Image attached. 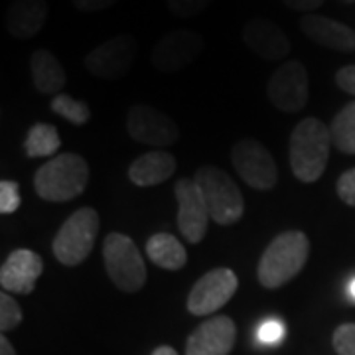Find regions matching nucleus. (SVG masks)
Returning <instances> with one entry per match:
<instances>
[{"instance_id":"obj_1","label":"nucleus","mask_w":355,"mask_h":355,"mask_svg":"<svg viewBox=\"0 0 355 355\" xmlns=\"http://www.w3.org/2000/svg\"><path fill=\"white\" fill-rule=\"evenodd\" d=\"M310 254V239L302 231H284L261 254L257 277L261 286L277 291L302 272Z\"/></svg>"},{"instance_id":"obj_2","label":"nucleus","mask_w":355,"mask_h":355,"mask_svg":"<svg viewBox=\"0 0 355 355\" xmlns=\"http://www.w3.org/2000/svg\"><path fill=\"white\" fill-rule=\"evenodd\" d=\"M330 146V127L316 116L302 119L291 135V168L294 176L304 184L318 182L326 172Z\"/></svg>"},{"instance_id":"obj_3","label":"nucleus","mask_w":355,"mask_h":355,"mask_svg":"<svg viewBox=\"0 0 355 355\" xmlns=\"http://www.w3.org/2000/svg\"><path fill=\"white\" fill-rule=\"evenodd\" d=\"M89 184V166L83 156L73 153L58 154L48 160L34 176V188L42 200L51 203L71 202Z\"/></svg>"},{"instance_id":"obj_4","label":"nucleus","mask_w":355,"mask_h":355,"mask_svg":"<svg viewBox=\"0 0 355 355\" xmlns=\"http://www.w3.org/2000/svg\"><path fill=\"white\" fill-rule=\"evenodd\" d=\"M101 219L95 207H79L65 219L55 233L51 249L55 259L65 266L81 265L87 259L99 235Z\"/></svg>"},{"instance_id":"obj_5","label":"nucleus","mask_w":355,"mask_h":355,"mask_svg":"<svg viewBox=\"0 0 355 355\" xmlns=\"http://www.w3.org/2000/svg\"><path fill=\"white\" fill-rule=\"evenodd\" d=\"M196 184L200 186L209 216L219 225H233L245 214L241 190L225 170L217 166H202L196 172Z\"/></svg>"},{"instance_id":"obj_6","label":"nucleus","mask_w":355,"mask_h":355,"mask_svg":"<svg viewBox=\"0 0 355 355\" xmlns=\"http://www.w3.org/2000/svg\"><path fill=\"white\" fill-rule=\"evenodd\" d=\"M103 261L119 291L139 292L146 284V265L135 241L125 233H109L103 243Z\"/></svg>"},{"instance_id":"obj_7","label":"nucleus","mask_w":355,"mask_h":355,"mask_svg":"<svg viewBox=\"0 0 355 355\" xmlns=\"http://www.w3.org/2000/svg\"><path fill=\"white\" fill-rule=\"evenodd\" d=\"M231 164L243 182L254 190H272L279 182L277 162L268 148L259 140H239L231 150Z\"/></svg>"},{"instance_id":"obj_8","label":"nucleus","mask_w":355,"mask_h":355,"mask_svg":"<svg viewBox=\"0 0 355 355\" xmlns=\"http://www.w3.org/2000/svg\"><path fill=\"white\" fill-rule=\"evenodd\" d=\"M139 53V44L135 36L121 34L103 42L85 55V69L97 79L116 81L132 69Z\"/></svg>"},{"instance_id":"obj_9","label":"nucleus","mask_w":355,"mask_h":355,"mask_svg":"<svg viewBox=\"0 0 355 355\" xmlns=\"http://www.w3.org/2000/svg\"><path fill=\"white\" fill-rule=\"evenodd\" d=\"M266 95L282 113H300L308 105L310 85L308 71L302 62L291 60L279 65L266 83Z\"/></svg>"},{"instance_id":"obj_10","label":"nucleus","mask_w":355,"mask_h":355,"mask_svg":"<svg viewBox=\"0 0 355 355\" xmlns=\"http://www.w3.org/2000/svg\"><path fill=\"white\" fill-rule=\"evenodd\" d=\"M203 46V36L196 30H170L154 44L150 55L154 69H158L160 73H178L202 55Z\"/></svg>"},{"instance_id":"obj_11","label":"nucleus","mask_w":355,"mask_h":355,"mask_svg":"<svg viewBox=\"0 0 355 355\" xmlns=\"http://www.w3.org/2000/svg\"><path fill=\"white\" fill-rule=\"evenodd\" d=\"M127 130L132 140L156 148L172 146L180 139V128L172 116L150 105H132L128 109Z\"/></svg>"},{"instance_id":"obj_12","label":"nucleus","mask_w":355,"mask_h":355,"mask_svg":"<svg viewBox=\"0 0 355 355\" xmlns=\"http://www.w3.org/2000/svg\"><path fill=\"white\" fill-rule=\"evenodd\" d=\"M239 279L231 268H214L191 286L188 310L193 316H209L227 304L237 292Z\"/></svg>"},{"instance_id":"obj_13","label":"nucleus","mask_w":355,"mask_h":355,"mask_svg":"<svg viewBox=\"0 0 355 355\" xmlns=\"http://www.w3.org/2000/svg\"><path fill=\"white\" fill-rule=\"evenodd\" d=\"M174 193L178 202V229L182 237L193 245L202 243L209 227L211 216L200 186L191 178H182L176 182Z\"/></svg>"},{"instance_id":"obj_14","label":"nucleus","mask_w":355,"mask_h":355,"mask_svg":"<svg viewBox=\"0 0 355 355\" xmlns=\"http://www.w3.org/2000/svg\"><path fill=\"white\" fill-rule=\"evenodd\" d=\"M235 340V322L229 316H214L191 331L186 342V355H229Z\"/></svg>"},{"instance_id":"obj_15","label":"nucleus","mask_w":355,"mask_h":355,"mask_svg":"<svg viewBox=\"0 0 355 355\" xmlns=\"http://www.w3.org/2000/svg\"><path fill=\"white\" fill-rule=\"evenodd\" d=\"M243 42L265 62H280L292 50L286 32L266 18H253L243 28Z\"/></svg>"},{"instance_id":"obj_16","label":"nucleus","mask_w":355,"mask_h":355,"mask_svg":"<svg viewBox=\"0 0 355 355\" xmlns=\"http://www.w3.org/2000/svg\"><path fill=\"white\" fill-rule=\"evenodd\" d=\"M42 272H44V261L40 254L30 249H16L2 263L0 286L4 292L26 296L34 292Z\"/></svg>"},{"instance_id":"obj_17","label":"nucleus","mask_w":355,"mask_h":355,"mask_svg":"<svg viewBox=\"0 0 355 355\" xmlns=\"http://www.w3.org/2000/svg\"><path fill=\"white\" fill-rule=\"evenodd\" d=\"M300 30L306 38L328 50L352 53L355 51V30L322 14H306L300 20Z\"/></svg>"},{"instance_id":"obj_18","label":"nucleus","mask_w":355,"mask_h":355,"mask_svg":"<svg viewBox=\"0 0 355 355\" xmlns=\"http://www.w3.org/2000/svg\"><path fill=\"white\" fill-rule=\"evenodd\" d=\"M48 18L46 0H12L4 14V28L14 40H32Z\"/></svg>"},{"instance_id":"obj_19","label":"nucleus","mask_w":355,"mask_h":355,"mask_svg":"<svg viewBox=\"0 0 355 355\" xmlns=\"http://www.w3.org/2000/svg\"><path fill=\"white\" fill-rule=\"evenodd\" d=\"M176 158L174 154L166 150H153V153L140 154L128 166V180L139 188H150L166 182L176 172Z\"/></svg>"},{"instance_id":"obj_20","label":"nucleus","mask_w":355,"mask_h":355,"mask_svg":"<svg viewBox=\"0 0 355 355\" xmlns=\"http://www.w3.org/2000/svg\"><path fill=\"white\" fill-rule=\"evenodd\" d=\"M30 76L32 83L42 95H60L67 83V76L62 62L46 48H40L30 55Z\"/></svg>"},{"instance_id":"obj_21","label":"nucleus","mask_w":355,"mask_h":355,"mask_svg":"<svg viewBox=\"0 0 355 355\" xmlns=\"http://www.w3.org/2000/svg\"><path fill=\"white\" fill-rule=\"evenodd\" d=\"M146 254L164 270H180L188 263L186 247L170 233H156L146 241Z\"/></svg>"},{"instance_id":"obj_22","label":"nucleus","mask_w":355,"mask_h":355,"mask_svg":"<svg viewBox=\"0 0 355 355\" xmlns=\"http://www.w3.org/2000/svg\"><path fill=\"white\" fill-rule=\"evenodd\" d=\"M62 146L58 128L50 123H38L28 130L24 139V150L28 158H50Z\"/></svg>"},{"instance_id":"obj_23","label":"nucleus","mask_w":355,"mask_h":355,"mask_svg":"<svg viewBox=\"0 0 355 355\" xmlns=\"http://www.w3.org/2000/svg\"><path fill=\"white\" fill-rule=\"evenodd\" d=\"M331 144L345 154H355V101L347 103L330 125Z\"/></svg>"},{"instance_id":"obj_24","label":"nucleus","mask_w":355,"mask_h":355,"mask_svg":"<svg viewBox=\"0 0 355 355\" xmlns=\"http://www.w3.org/2000/svg\"><path fill=\"white\" fill-rule=\"evenodd\" d=\"M51 111L55 114H60L62 119L69 121L76 127H83L91 121V109L87 103L77 101L76 97L67 95V93H60L55 95L50 103Z\"/></svg>"},{"instance_id":"obj_25","label":"nucleus","mask_w":355,"mask_h":355,"mask_svg":"<svg viewBox=\"0 0 355 355\" xmlns=\"http://www.w3.org/2000/svg\"><path fill=\"white\" fill-rule=\"evenodd\" d=\"M22 308L20 304L14 300L8 292L2 291L0 294V331L6 334V331L16 330L22 322Z\"/></svg>"},{"instance_id":"obj_26","label":"nucleus","mask_w":355,"mask_h":355,"mask_svg":"<svg viewBox=\"0 0 355 355\" xmlns=\"http://www.w3.org/2000/svg\"><path fill=\"white\" fill-rule=\"evenodd\" d=\"M22 203L20 198V188L12 180H2L0 182V214L10 216Z\"/></svg>"},{"instance_id":"obj_27","label":"nucleus","mask_w":355,"mask_h":355,"mask_svg":"<svg viewBox=\"0 0 355 355\" xmlns=\"http://www.w3.org/2000/svg\"><path fill=\"white\" fill-rule=\"evenodd\" d=\"M214 0H166L168 10L174 14L176 18H193L202 14Z\"/></svg>"},{"instance_id":"obj_28","label":"nucleus","mask_w":355,"mask_h":355,"mask_svg":"<svg viewBox=\"0 0 355 355\" xmlns=\"http://www.w3.org/2000/svg\"><path fill=\"white\" fill-rule=\"evenodd\" d=\"M331 342L338 355H355V324L338 326Z\"/></svg>"},{"instance_id":"obj_29","label":"nucleus","mask_w":355,"mask_h":355,"mask_svg":"<svg viewBox=\"0 0 355 355\" xmlns=\"http://www.w3.org/2000/svg\"><path fill=\"white\" fill-rule=\"evenodd\" d=\"M336 190H338V196L343 203L355 207V168L343 172L338 184H336Z\"/></svg>"},{"instance_id":"obj_30","label":"nucleus","mask_w":355,"mask_h":355,"mask_svg":"<svg viewBox=\"0 0 355 355\" xmlns=\"http://www.w3.org/2000/svg\"><path fill=\"white\" fill-rule=\"evenodd\" d=\"M282 336H284V328H282V324L277 322V320H268V322H265L259 328V340L263 343H268V345L279 343L282 340Z\"/></svg>"},{"instance_id":"obj_31","label":"nucleus","mask_w":355,"mask_h":355,"mask_svg":"<svg viewBox=\"0 0 355 355\" xmlns=\"http://www.w3.org/2000/svg\"><path fill=\"white\" fill-rule=\"evenodd\" d=\"M73 6L81 12H103L113 8L119 0H71Z\"/></svg>"},{"instance_id":"obj_32","label":"nucleus","mask_w":355,"mask_h":355,"mask_svg":"<svg viewBox=\"0 0 355 355\" xmlns=\"http://www.w3.org/2000/svg\"><path fill=\"white\" fill-rule=\"evenodd\" d=\"M336 83L338 87L349 93V95H355V65H345L342 67L338 73H336Z\"/></svg>"},{"instance_id":"obj_33","label":"nucleus","mask_w":355,"mask_h":355,"mask_svg":"<svg viewBox=\"0 0 355 355\" xmlns=\"http://www.w3.org/2000/svg\"><path fill=\"white\" fill-rule=\"evenodd\" d=\"M282 4H284L286 8H291V10L312 14L324 4V0H282Z\"/></svg>"},{"instance_id":"obj_34","label":"nucleus","mask_w":355,"mask_h":355,"mask_svg":"<svg viewBox=\"0 0 355 355\" xmlns=\"http://www.w3.org/2000/svg\"><path fill=\"white\" fill-rule=\"evenodd\" d=\"M0 355H16V352H14V345L8 342V338H6V336H2V338H0Z\"/></svg>"},{"instance_id":"obj_35","label":"nucleus","mask_w":355,"mask_h":355,"mask_svg":"<svg viewBox=\"0 0 355 355\" xmlns=\"http://www.w3.org/2000/svg\"><path fill=\"white\" fill-rule=\"evenodd\" d=\"M153 355H178V352L174 347H170V345H160V347L154 349Z\"/></svg>"},{"instance_id":"obj_36","label":"nucleus","mask_w":355,"mask_h":355,"mask_svg":"<svg viewBox=\"0 0 355 355\" xmlns=\"http://www.w3.org/2000/svg\"><path fill=\"white\" fill-rule=\"evenodd\" d=\"M349 294H352V298L355 300V279L352 280V284H349Z\"/></svg>"},{"instance_id":"obj_37","label":"nucleus","mask_w":355,"mask_h":355,"mask_svg":"<svg viewBox=\"0 0 355 355\" xmlns=\"http://www.w3.org/2000/svg\"><path fill=\"white\" fill-rule=\"evenodd\" d=\"M340 2H343V4H354L355 0H340Z\"/></svg>"}]
</instances>
